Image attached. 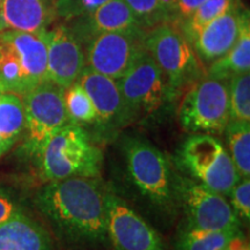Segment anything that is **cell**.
<instances>
[{"label": "cell", "mask_w": 250, "mask_h": 250, "mask_svg": "<svg viewBox=\"0 0 250 250\" xmlns=\"http://www.w3.org/2000/svg\"><path fill=\"white\" fill-rule=\"evenodd\" d=\"M105 192L107 188L100 179L49 181L36 193L35 204L68 248H99L110 243Z\"/></svg>", "instance_id": "obj_1"}, {"label": "cell", "mask_w": 250, "mask_h": 250, "mask_svg": "<svg viewBox=\"0 0 250 250\" xmlns=\"http://www.w3.org/2000/svg\"><path fill=\"white\" fill-rule=\"evenodd\" d=\"M36 158L41 173L48 182L71 177H101L102 151L85 127L74 123H67L56 131Z\"/></svg>", "instance_id": "obj_2"}, {"label": "cell", "mask_w": 250, "mask_h": 250, "mask_svg": "<svg viewBox=\"0 0 250 250\" xmlns=\"http://www.w3.org/2000/svg\"><path fill=\"white\" fill-rule=\"evenodd\" d=\"M48 30L0 31V86L23 96L48 80Z\"/></svg>", "instance_id": "obj_3"}, {"label": "cell", "mask_w": 250, "mask_h": 250, "mask_svg": "<svg viewBox=\"0 0 250 250\" xmlns=\"http://www.w3.org/2000/svg\"><path fill=\"white\" fill-rule=\"evenodd\" d=\"M122 149L130 179L142 196L159 210L174 214L179 210L177 173L167 155L137 137H125Z\"/></svg>", "instance_id": "obj_4"}, {"label": "cell", "mask_w": 250, "mask_h": 250, "mask_svg": "<svg viewBox=\"0 0 250 250\" xmlns=\"http://www.w3.org/2000/svg\"><path fill=\"white\" fill-rule=\"evenodd\" d=\"M144 44L166 77L173 103L206 74L192 46L174 24L164 22L147 29Z\"/></svg>", "instance_id": "obj_5"}, {"label": "cell", "mask_w": 250, "mask_h": 250, "mask_svg": "<svg viewBox=\"0 0 250 250\" xmlns=\"http://www.w3.org/2000/svg\"><path fill=\"white\" fill-rule=\"evenodd\" d=\"M175 161L187 176L225 197L241 180L228 149L212 134H190L177 151Z\"/></svg>", "instance_id": "obj_6"}, {"label": "cell", "mask_w": 250, "mask_h": 250, "mask_svg": "<svg viewBox=\"0 0 250 250\" xmlns=\"http://www.w3.org/2000/svg\"><path fill=\"white\" fill-rule=\"evenodd\" d=\"M180 123L191 133L221 134L229 122L228 80L208 76L197 80L182 95Z\"/></svg>", "instance_id": "obj_7"}, {"label": "cell", "mask_w": 250, "mask_h": 250, "mask_svg": "<svg viewBox=\"0 0 250 250\" xmlns=\"http://www.w3.org/2000/svg\"><path fill=\"white\" fill-rule=\"evenodd\" d=\"M116 81L131 123L152 118L173 104L166 77L146 49Z\"/></svg>", "instance_id": "obj_8"}, {"label": "cell", "mask_w": 250, "mask_h": 250, "mask_svg": "<svg viewBox=\"0 0 250 250\" xmlns=\"http://www.w3.org/2000/svg\"><path fill=\"white\" fill-rule=\"evenodd\" d=\"M64 88L44 80L21 96L24 108V154L37 156L42 146L61 127L70 123Z\"/></svg>", "instance_id": "obj_9"}, {"label": "cell", "mask_w": 250, "mask_h": 250, "mask_svg": "<svg viewBox=\"0 0 250 250\" xmlns=\"http://www.w3.org/2000/svg\"><path fill=\"white\" fill-rule=\"evenodd\" d=\"M177 202L187 227L201 230H242V223L226 197L187 175L177 173Z\"/></svg>", "instance_id": "obj_10"}, {"label": "cell", "mask_w": 250, "mask_h": 250, "mask_svg": "<svg viewBox=\"0 0 250 250\" xmlns=\"http://www.w3.org/2000/svg\"><path fill=\"white\" fill-rule=\"evenodd\" d=\"M145 28L107 31L94 36L83 46L86 65L118 80L145 50Z\"/></svg>", "instance_id": "obj_11"}, {"label": "cell", "mask_w": 250, "mask_h": 250, "mask_svg": "<svg viewBox=\"0 0 250 250\" xmlns=\"http://www.w3.org/2000/svg\"><path fill=\"white\" fill-rule=\"evenodd\" d=\"M109 241L115 250H167L160 234L120 197L105 192Z\"/></svg>", "instance_id": "obj_12"}, {"label": "cell", "mask_w": 250, "mask_h": 250, "mask_svg": "<svg viewBox=\"0 0 250 250\" xmlns=\"http://www.w3.org/2000/svg\"><path fill=\"white\" fill-rule=\"evenodd\" d=\"M48 80L66 89L78 80L86 66L83 45L67 23L48 29Z\"/></svg>", "instance_id": "obj_13"}, {"label": "cell", "mask_w": 250, "mask_h": 250, "mask_svg": "<svg viewBox=\"0 0 250 250\" xmlns=\"http://www.w3.org/2000/svg\"><path fill=\"white\" fill-rule=\"evenodd\" d=\"M78 83L86 90L98 112V125L103 133L129 125L130 118L117 81L85 66Z\"/></svg>", "instance_id": "obj_14"}, {"label": "cell", "mask_w": 250, "mask_h": 250, "mask_svg": "<svg viewBox=\"0 0 250 250\" xmlns=\"http://www.w3.org/2000/svg\"><path fill=\"white\" fill-rule=\"evenodd\" d=\"M249 11L240 2L199 31L191 42L193 51L204 66L224 57L239 39L243 26L249 22Z\"/></svg>", "instance_id": "obj_15"}, {"label": "cell", "mask_w": 250, "mask_h": 250, "mask_svg": "<svg viewBox=\"0 0 250 250\" xmlns=\"http://www.w3.org/2000/svg\"><path fill=\"white\" fill-rule=\"evenodd\" d=\"M72 22V26H67L83 45L101 33L143 28L124 0H109L92 14L74 19Z\"/></svg>", "instance_id": "obj_16"}, {"label": "cell", "mask_w": 250, "mask_h": 250, "mask_svg": "<svg viewBox=\"0 0 250 250\" xmlns=\"http://www.w3.org/2000/svg\"><path fill=\"white\" fill-rule=\"evenodd\" d=\"M56 0H1L0 31L48 30L57 19Z\"/></svg>", "instance_id": "obj_17"}, {"label": "cell", "mask_w": 250, "mask_h": 250, "mask_svg": "<svg viewBox=\"0 0 250 250\" xmlns=\"http://www.w3.org/2000/svg\"><path fill=\"white\" fill-rule=\"evenodd\" d=\"M0 250H56L49 230L21 210L0 224Z\"/></svg>", "instance_id": "obj_18"}, {"label": "cell", "mask_w": 250, "mask_h": 250, "mask_svg": "<svg viewBox=\"0 0 250 250\" xmlns=\"http://www.w3.org/2000/svg\"><path fill=\"white\" fill-rule=\"evenodd\" d=\"M24 108L21 96L4 93L0 98V158L19 142L24 132Z\"/></svg>", "instance_id": "obj_19"}, {"label": "cell", "mask_w": 250, "mask_h": 250, "mask_svg": "<svg viewBox=\"0 0 250 250\" xmlns=\"http://www.w3.org/2000/svg\"><path fill=\"white\" fill-rule=\"evenodd\" d=\"M250 71V21L243 26L236 43L224 57L206 68L208 76L228 80Z\"/></svg>", "instance_id": "obj_20"}, {"label": "cell", "mask_w": 250, "mask_h": 250, "mask_svg": "<svg viewBox=\"0 0 250 250\" xmlns=\"http://www.w3.org/2000/svg\"><path fill=\"white\" fill-rule=\"evenodd\" d=\"M242 230H201L184 226L177 230L174 250H224Z\"/></svg>", "instance_id": "obj_21"}, {"label": "cell", "mask_w": 250, "mask_h": 250, "mask_svg": "<svg viewBox=\"0 0 250 250\" xmlns=\"http://www.w3.org/2000/svg\"><path fill=\"white\" fill-rule=\"evenodd\" d=\"M223 133L240 177H250V122L229 120Z\"/></svg>", "instance_id": "obj_22"}, {"label": "cell", "mask_w": 250, "mask_h": 250, "mask_svg": "<svg viewBox=\"0 0 250 250\" xmlns=\"http://www.w3.org/2000/svg\"><path fill=\"white\" fill-rule=\"evenodd\" d=\"M237 2H240L239 0H206L196 9L195 13L188 19L186 22H183L177 28L181 30L188 42L191 44L192 41L196 39V36L203 28H205L215 19L229 11Z\"/></svg>", "instance_id": "obj_23"}, {"label": "cell", "mask_w": 250, "mask_h": 250, "mask_svg": "<svg viewBox=\"0 0 250 250\" xmlns=\"http://www.w3.org/2000/svg\"><path fill=\"white\" fill-rule=\"evenodd\" d=\"M64 101L70 123L83 127L98 125V112L93 101L78 81L64 90Z\"/></svg>", "instance_id": "obj_24"}, {"label": "cell", "mask_w": 250, "mask_h": 250, "mask_svg": "<svg viewBox=\"0 0 250 250\" xmlns=\"http://www.w3.org/2000/svg\"><path fill=\"white\" fill-rule=\"evenodd\" d=\"M229 120L250 122V73L239 74L228 81Z\"/></svg>", "instance_id": "obj_25"}, {"label": "cell", "mask_w": 250, "mask_h": 250, "mask_svg": "<svg viewBox=\"0 0 250 250\" xmlns=\"http://www.w3.org/2000/svg\"><path fill=\"white\" fill-rule=\"evenodd\" d=\"M124 1L132 11L140 26L145 29L165 22L159 0H124Z\"/></svg>", "instance_id": "obj_26"}, {"label": "cell", "mask_w": 250, "mask_h": 250, "mask_svg": "<svg viewBox=\"0 0 250 250\" xmlns=\"http://www.w3.org/2000/svg\"><path fill=\"white\" fill-rule=\"evenodd\" d=\"M107 1L109 0H56V14L64 21H72L92 14Z\"/></svg>", "instance_id": "obj_27"}, {"label": "cell", "mask_w": 250, "mask_h": 250, "mask_svg": "<svg viewBox=\"0 0 250 250\" xmlns=\"http://www.w3.org/2000/svg\"><path fill=\"white\" fill-rule=\"evenodd\" d=\"M229 203L237 218L245 225L250 220V179L245 177L237 182L229 192Z\"/></svg>", "instance_id": "obj_28"}, {"label": "cell", "mask_w": 250, "mask_h": 250, "mask_svg": "<svg viewBox=\"0 0 250 250\" xmlns=\"http://www.w3.org/2000/svg\"><path fill=\"white\" fill-rule=\"evenodd\" d=\"M205 1L206 0H179L176 13H175V19L171 24H174V26L176 27L181 26V24L186 22L188 19L195 13L196 9Z\"/></svg>", "instance_id": "obj_29"}, {"label": "cell", "mask_w": 250, "mask_h": 250, "mask_svg": "<svg viewBox=\"0 0 250 250\" xmlns=\"http://www.w3.org/2000/svg\"><path fill=\"white\" fill-rule=\"evenodd\" d=\"M21 210L22 208L19 206L13 197L0 189V224L13 217L17 212Z\"/></svg>", "instance_id": "obj_30"}, {"label": "cell", "mask_w": 250, "mask_h": 250, "mask_svg": "<svg viewBox=\"0 0 250 250\" xmlns=\"http://www.w3.org/2000/svg\"><path fill=\"white\" fill-rule=\"evenodd\" d=\"M165 22L173 23L179 0H159Z\"/></svg>", "instance_id": "obj_31"}, {"label": "cell", "mask_w": 250, "mask_h": 250, "mask_svg": "<svg viewBox=\"0 0 250 250\" xmlns=\"http://www.w3.org/2000/svg\"><path fill=\"white\" fill-rule=\"evenodd\" d=\"M224 250H250V249H249L248 242H247L246 237L243 235V233H240L230 240L229 243H228L226 248Z\"/></svg>", "instance_id": "obj_32"}, {"label": "cell", "mask_w": 250, "mask_h": 250, "mask_svg": "<svg viewBox=\"0 0 250 250\" xmlns=\"http://www.w3.org/2000/svg\"><path fill=\"white\" fill-rule=\"evenodd\" d=\"M4 93H5L4 89H2V87L0 86V98H1V95H2V94H4Z\"/></svg>", "instance_id": "obj_33"}, {"label": "cell", "mask_w": 250, "mask_h": 250, "mask_svg": "<svg viewBox=\"0 0 250 250\" xmlns=\"http://www.w3.org/2000/svg\"><path fill=\"white\" fill-rule=\"evenodd\" d=\"M0 6H1V0H0Z\"/></svg>", "instance_id": "obj_34"}]
</instances>
